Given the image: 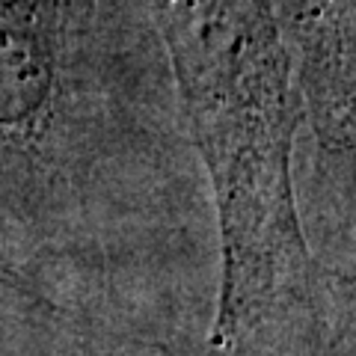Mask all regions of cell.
I'll return each instance as SVG.
<instances>
[{"label":"cell","instance_id":"1","mask_svg":"<svg viewBox=\"0 0 356 356\" xmlns=\"http://www.w3.org/2000/svg\"><path fill=\"white\" fill-rule=\"evenodd\" d=\"M353 6L356 0H270L294 65V83L321 149L353 152Z\"/></svg>","mask_w":356,"mask_h":356}]
</instances>
